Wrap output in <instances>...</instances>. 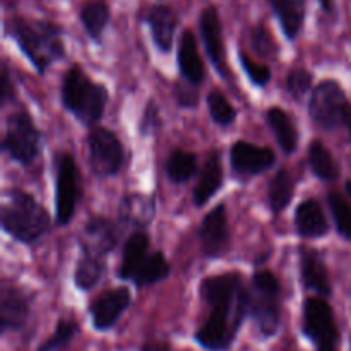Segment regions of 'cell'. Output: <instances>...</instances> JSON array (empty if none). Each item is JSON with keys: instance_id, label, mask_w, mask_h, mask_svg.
<instances>
[{"instance_id": "6da1fadb", "label": "cell", "mask_w": 351, "mask_h": 351, "mask_svg": "<svg viewBox=\"0 0 351 351\" xmlns=\"http://www.w3.org/2000/svg\"><path fill=\"white\" fill-rule=\"evenodd\" d=\"M208 317L194 332V339L206 351H228L240 329L250 317V288L239 271L206 276L199 285Z\"/></svg>"}, {"instance_id": "7a4b0ae2", "label": "cell", "mask_w": 351, "mask_h": 351, "mask_svg": "<svg viewBox=\"0 0 351 351\" xmlns=\"http://www.w3.org/2000/svg\"><path fill=\"white\" fill-rule=\"evenodd\" d=\"M5 34L14 40L34 71L43 75L51 64L65 58V29L58 23L12 16L5 21Z\"/></svg>"}, {"instance_id": "3957f363", "label": "cell", "mask_w": 351, "mask_h": 351, "mask_svg": "<svg viewBox=\"0 0 351 351\" xmlns=\"http://www.w3.org/2000/svg\"><path fill=\"white\" fill-rule=\"evenodd\" d=\"M0 225L12 240L34 245L50 232L51 218L33 194L23 189H9L0 211Z\"/></svg>"}, {"instance_id": "277c9868", "label": "cell", "mask_w": 351, "mask_h": 351, "mask_svg": "<svg viewBox=\"0 0 351 351\" xmlns=\"http://www.w3.org/2000/svg\"><path fill=\"white\" fill-rule=\"evenodd\" d=\"M62 106L81 125L98 127L110 101V93L105 84L95 82L81 65H72L65 72L60 88Z\"/></svg>"}, {"instance_id": "5b68a950", "label": "cell", "mask_w": 351, "mask_h": 351, "mask_svg": "<svg viewBox=\"0 0 351 351\" xmlns=\"http://www.w3.org/2000/svg\"><path fill=\"white\" fill-rule=\"evenodd\" d=\"M250 319L263 339L278 335L281 326V283L269 269H257L250 281Z\"/></svg>"}, {"instance_id": "8992f818", "label": "cell", "mask_w": 351, "mask_h": 351, "mask_svg": "<svg viewBox=\"0 0 351 351\" xmlns=\"http://www.w3.org/2000/svg\"><path fill=\"white\" fill-rule=\"evenodd\" d=\"M2 151L21 167H29L40 158L43 151V132L26 110L14 112L7 119Z\"/></svg>"}, {"instance_id": "52a82bcc", "label": "cell", "mask_w": 351, "mask_h": 351, "mask_svg": "<svg viewBox=\"0 0 351 351\" xmlns=\"http://www.w3.org/2000/svg\"><path fill=\"white\" fill-rule=\"evenodd\" d=\"M300 331L315 346V351H339L341 335L335 311L326 298L317 295L305 298Z\"/></svg>"}, {"instance_id": "ba28073f", "label": "cell", "mask_w": 351, "mask_h": 351, "mask_svg": "<svg viewBox=\"0 0 351 351\" xmlns=\"http://www.w3.org/2000/svg\"><path fill=\"white\" fill-rule=\"evenodd\" d=\"M351 101L345 88L336 79H322L311 93L308 117L322 130H336L343 127V119Z\"/></svg>"}, {"instance_id": "9c48e42d", "label": "cell", "mask_w": 351, "mask_h": 351, "mask_svg": "<svg viewBox=\"0 0 351 351\" xmlns=\"http://www.w3.org/2000/svg\"><path fill=\"white\" fill-rule=\"evenodd\" d=\"M55 170V223L67 226L75 215V208L81 199L79 191V170L74 156L69 151L53 154Z\"/></svg>"}, {"instance_id": "30bf717a", "label": "cell", "mask_w": 351, "mask_h": 351, "mask_svg": "<svg viewBox=\"0 0 351 351\" xmlns=\"http://www.w3.org/2000/svg\"><path fill=\"white\" fill-rule=\"evenodd\" d=\"M88 156L91 171L98 178H110L120 173L125 163L122 141L106 127H93L88 136Z\"/></svg>"}, {"instance_id": "8fae6325", "label": "cell", "mask_w": 351, "mask_h": 351, "mask_svg": "<svg viewBox=\"0 0 351 351\" xmlns=\"http://www.w3.org/2000/svg\"><path fill=\"white\" fill-rule=\"evenodd\" d=\"M276 165V154L271 147L249 141H235L230 147V168L237 180H250L266 173Z\"/></svg>"}, {"instance_id": "7c38bea8", "label": "cell", "mask_w": 351, "mask_h": 351, "mask_svg": "<svg viewBox=\"0 0 351 351\" xmlns=\"http://www.w3.org/2000/svg\"><path fill=\"white\" fill-rule=\"evenodd\" d=\"M199 33L206 55L215 67L216 74L225 81H230L228 60H226L225 33H223L221 16L215 5H206L199 14Z\"/></svg>"}, {"instance_id": "4fadbf2b", "label": "cell", "mask_w": 351, "mask_h": 351, "mask_svg": "<svg viewBox=\"0 0 351 351\" xmlns=\"http://www.w3.org/2000/svg\"><path fill=\"white\" fill-rule=\"evenodd\" d=\"M130 304H132V293L127 287H117L99 293L98 297L93 298L88 307L93 329L98 332H106L115 328Z\"/></svg>"}, {"instance_id": "5bb4252c", "label": "cell", "mask_w": 351, "mask_h": 351, "mask_svg": "<svg viewBox=\"0 0 351 351\" xmlns=\"http://www.w3.org/2000/svg\"><path fill=\"white\" fill-rule=\"evenodd\" d=\"M34 295L14 283H3L0 290V332L21 331L33 308Z\"/></svg>"}, {"instance_id": "9a60e30c", "label": "cell", "mask_w": 351, "mask_h": 351, "mask_svg": "<svg viewBox=\"0 0 351 351\" xmlns=\"http://www.w3.org/2000/svg\"><path fill=\"white\" fill-rule=\"evenodd\" d=\"M199 239H201L202 252L208 259H218L232 243V232L228 223V209L223 202L211 209L202 218L199 226Z\"/></svg>"}, {"instance_id": "2e32d148", "label": "cell", "mask_w": 351, "mask_h": 351, "mask_svg": "<svg viewBox=\"0 0 351 351\" xmlns=\"http://www.w3.org/2000/svg\"><path fill=\"white\" fill-rule=\"evenodd\" d=\"M122 235V225L106 216H93L88 219L79 240V250L106 257L117 249Z\"/></svg>"}, {"instance_id": "e0dca14e", "label": "cell", "mask_w": 351, "mask_h": 351, "mask_svg": "<svg viewBox=\"0 0 351 351\" xmlns=\"http://www.w3.org/2000/svg\"><path fill=\"white\" fill-rule=\"evenodd\" d=\"M143 21L149 29L154 48L163 55L170 53L175 43L178 24H180V16L177 10L168 3H156L147 9Z\"/></svg>"}, {"instance_id": "ac0fdd59", "label": "cell", "mask_w": 351, "mask_h": 351, "mask_svg": "<svg viewBox=\"0 0 351 351\" xmlns=\"http://www.w3.org/2000/svg\"><path fill=\"white\" fill-rule=\"evenodd\" d=\"M300 283L305 290L314 291L317 297L328 298L332 295L329 269L317 249L300 247Z\"/></svg>"}, {"instance_id": "d6986e66", "label": "cell", "mask_w": 351, "mask_h": 351, "mask_svg": "<svg viewBox=\"0 0 351 351\" xmlns=\"http://www.w3.org/2000/svg\"><path fill=\"white\" fill-rule=\"evenodd\" d=\"M177 65L182 81L189 82V84L195 86V88L202 84L206 77V69L201 53H199L197 38H195L192 29L182 31L180 40H178Z\"/></svg>"}, {"instance_id": "ffe728a7", "label": "cell", "mask_w": 351, "mask_h": 351, "mask_svg": "<svg viewBox=\"0 0 351 351\" xmlns=\"http://www.w3.org/2000/svg\"><path fill=\"white\" fill-rule=\"evenodd\" d=\"M223 156L218 149H211L206 156L204 167H202L199 180L192 192V202L197 208L208 204L223 185Z\"/></svg>"}, {"instance_id": "44dd1931", "label": "cell", "mask_w": 351, "mask_h": 351, "mask_svg": "<svg viewBox=\"0 0 351 351\" xmlns=\"http://www.w3.org/2000/svg\"><path fill=\"white\" fill-rule=\"evenodd\" d=\"M281 33L288 41H297L307 21V0H267Z\"/></svg>"}, {"instance_id": "7402d4cb", "label": "cell", "mask_w": 351, "mask_h": 351, "mask_svg": "<svg viewBox=\"0 0 351 351\" xmlns=\"http://www.w3.org/2000/svg\"><path fill=\"white\" fill-rule=\"evenodd\" d=\"M154 218V199L143 194H127L119 208V219L122 228H134V232H146Z\"/></svg>"}, {"instance_id": "603a6c76", "label": "cell", "mask_w": 351, "mask_h": 351, "mask_svg": "<svg viewBox=\"0 0 351 351\" xmlns=\"http://www.w3.org/2000/svg\"><path fill=\"white\" fill-rule=\"evenodd\" d=\"M295 230L302 239H322L329 233V223L321 202L314 197L304 199L295 209Z\"/></svg>"}, {"instance_id": "cb8c5ba5", "label": "cell", "mask_w": 351, "mask_h": 351, "mask_svg": "<svg viewBox=\"0 0 351 351\" xmlns=\"http://www.w3.org/2000/svg\"><path fill=\"white\" fill-rule=\"evenodd\" d=\"M77 17L89 40L96 45H101L106 27L112 21V10L108 3L105 0H84L79 7Z\"/></svg>"}, {"instance_id": "d4e9b609", "label": "cell", "mask_w": 351, "mask_h": 351, "mask_svg": "<svg viewBox=\"0 0 351 351\" xmlns=\"http://www.w3.org/2000/svg\"><path fill=\"white\" fill-rule=\"evenodd\" d=\"M149 256V235L146 232H132L123 242L122 259H120L117 278L132 281L143 261Z\"/></svg>"}, {"instance_id": "484cf974", "label": "cell", "mask_w": 351, "mask_h": 351, "mask_svg": "<svg viewBox=\"0 0 351 351\" xmlns=\"http://www.w3.org/2000/svg\"><path fill=\"white\" fill-rule=\"evenodd\" d=\"M264 117H266L267 125H269L273 136L276 137L281 151L285 154H293L298 149L300 134H298V129L290 113L285 112L281 106H269Z\"/></svg>"}, {"instance_id": "4316f807", "label": "cell", "mask_w": 351, "mask_h": 351, "mask_svg": "<svg viewBox=\"0 0 351 351\" xmlns=\"http://www.w3.org/2000/svg\"><path fill=\"white\" fill-rule=\"evenodd\" d=\"M106 257L79 250L74 269V285L79 291H91L106 273Z\"/></svg>"}, {"instance_id": "83f0119b", "label": "cell", "mask_w": 351, "mask_h": 351, "mask_svg": "<svg viewBox=\"0 0 351 351\" xmlns=\"http://www.w3.org/2000/svg\"><path fill=\"white\" fill-rule=\"evenodd\" d=\"M295 185L297 182L287 168H280L271 178L269 187H267V206L274 216L281 215L291 204L295 195Z\"/></svg>"}, {"instance_id": "f1b7e54d", "label": "cell", "mask_w": 351, "mask_h": 351, "mask_svg": "<svg viewBox=\"0 0 351 351\" xmlns=\"http://www.w3.org/2000/svg\"><path fill=\"white\" fill-rule=\"evenodd\" d=\"M308 167H311L312 173L322 182H335L338 180L341 175V168H339L338 161L332 156L331 151L328 149L321 139L311 141L307 149Z\"/></svg>"}, {"instance_id": "f546056e", "label": "cell", "mask_w": 351, "mask_h": 351, "mask_svg": "<svg viewBox=\"0 0 351 351\" xmlns=\"http://www.w3.org/2000/svg\"><path fill=\"white\" fill-rule=\"evenodd\" d=\"M170 273L171 266L168 263L167 256L161 250H154L143 261V264L139 266L136 276L132 278L130 283H134V287L137 288L153 287V285H158L167 280Z\"/></svg>"}, {"instance_id": "4dcf8cb0", "label": "cell", "mask_w": 351, "mask_h": 351, "mask_svg": "<svg viewBox=\"0 0 351 351\" xmlns=\"http://www.w3.org/2000/svg\"><path fill=\"white\" fill-rule=\"evenodd\" d=\"M197 170V156L191 151L180 149V147L171 151L165 161V173L171 184H187L195 177Z\"/></svg>"}, {"instance_id": "1f68e13d", "label": "cell", "mask_w": 351, "mask_h": 351, "mask_svg": "<svg viewBox=\"0 0 351 351\" xmlns=\"http://www.w3.org/2000/svg\"><path fill=\"white\" fill-rule=\"evenodd\" d=\"M79 332L81 326L74 317H60L55 324V331L38 346V351H58L65 348Z\"/></svg>"}, {"instance_id": "d6a6232c", "label": "cell", "mask_w": 351, "mask_h": 351, "mask_svg": "<svg viewBox=\"0 0 351 351\" xmlns=\"http://www.w3.org/2000/svg\"><path fill=\"white\" fill-rule=\"evenodd\" d=\"M206 105H208L213 122L219 127L233 125L237 117H239L235 106L228 101V98L219 89H211L209 91L208 98H206Z\"/></svg>"}, {"instance_id": "836d02e7", "label": "cell", "mask_w": 351, "mask_h": 351, "mask_svg": "<svg viewBox=\"0 0 351 351\" xmlns=\"http://www.w3.org/2000/svg\"><path fill=\"white\" fill-rule=\"evenodd\" d=\"M328 204L338 235L351 242V204L345 195L335 191L328 192Z\"/></svg>"}, {"instance_id": "e575fe53", "label": "cell", "mask_w": 351, "mask_h": 351, "mask_svg": "<svg viewBox=\"0 0 351 351\" xmlns=\"http://www.w3.org/2000/svg\"><path fill=\"white\" fill-rule=\"evenodd\" d=\"M312 84H314V74L302 65L291 67L285 79V88H287L288 95L298 103L304 101L308 91H312Z\"/></svg>"}, {"instance_id": "d590c367", "label": "cell", "mask_w": 351, "mask_h": 351, "mask_svg": "<svg viewBox=\"0 0 351 351\" xmlns=\"http://www.w3.org/2000/svg\"><path fill=\"white\" fill-rule=\"evenodd\" d=\"M239 62L242 71L245 72L249 81L252 82L256 88H266L271 82V79H273V72H271V69L267 67V65L254 62L243 50H239Z\"/></svg>"}, {"instance_id": "8d00e7d4", "label": "cell", "mask_w": 351, "mask_h": 351, "mask_svg": "<svg viewBox=\"0 0 351 351\" xmlns=\"http://www.w3.org/2000/svg\"><path fill=\"white\" fill-rule=\"evenodd\" d=\"M163 125V120H161L160 108H158L156 101L154 99H149L144 106L143 117L139 120V134L143 137L149 136V134H154L158 129H161Z\"/></svg>"}, {"instance_id": "74e56055", "label": "cell", "mask_w": 351, "mask_h": 351, "mask_svg": "<svg viewBox=\"0 0 351 351\" xmlns=\"http://www.w3.org/2000/svg\"><path fill=\"white\" fill-rule=\"evenodd\" d=\"M252 45L254 50L259 55H263V57H273V55H276L274 53V51H276V43L273 41L269 31L266 29L264 24H257V26L254 27Z\"/></svg>"}, {"instance_id": "f35d334b", "label": "cell", "mask_w": 351, "mask_h": 351, "mask_svg": "<svg viewBox=\"0 0 351 351\" xmlns=\"http://www.w3.org/2000/svg\"><path fill=\"white\" fill-rule=\"evenodd\" d=\"M14 99H16V84H14L9 65L7 62H3L2 74H0V106L9 105Z\"/></svg>"}, {"instance_id": "ab89813d", "label": "cell", "mask_w": 351, "mask_h": 351, "mask_svg": "<svg viewBox=\"0 0 351 351\" xmlns=\"http://www.w3.org/2000/svg\"><path fill=\"white\" fill-rule=\"evenodd\" d=\"M175 98H177V103L182 108H195L199 101L195 86L189 84V82L185 81L175 84Z\"/></svg>"}, {"instance_id": "60d3db41", "label": "cell", "mask_w": 351, "mask_h": 351, "mask_svg": "<svg viewBox=\"0 0 351 351\" xmlns=\"http://www.w3.org/2000/svg\"><path fill=\"white\" fill-rule=\"evenodd\" d=\"M141 351H171V346L167 339H149L141 346Z\"/></svg>"}, {"instance_id": "b9f144b4", "label": "cell", "mask_w": 351, "mask_h": 351, "mask_svg": "<svg viewBox=\"0 0 351 351\" xmlns=\"http://www.w3.org/2000/svg\"><path fill=\"white\" fill-rule=\"evenodd\" d=\"M319 3H321L322 10H324L326 14H335L336 0H319Z\"/></svg>"}, {"instance_id": "7bdbcfd3", "label": "cell", "mask_w": 351, "mask_h": 351, "mask_svg": "<svg viewBox=\"0 0 351 351\" xmlns=\"http://www.w3.org/2000/svg\"><path fill=\"white\" fill-rule=\"evenodd\" d=\"M343 127L348 130L350 139H351V105L348 106V110H346V113H345V119H343Z\"/></svg>"}, {"instance_id": "ee69618b", "label": "cell", "mask_w": 351, "mask_h": 351, "mask_svg": "<svg viewBox=\"0 0 351 351\" xmlns=\"http://www.w3.org/2000/svg\"><path fill=\"white\" fill-rule=\"evenodd\" d=\"M345 191H346V194H348L350 197H351V180H346V184H345Z\"/></svg>"}]
</instances>
